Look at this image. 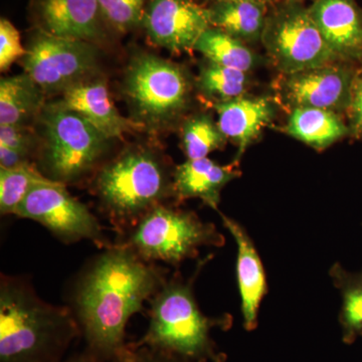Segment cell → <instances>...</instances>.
I'll use <instances>...</instances> for the list:
<instances>
[{
	"instance_id": "cell-10",
	"label": "cell",
	"mask_w": 362,
	"mask_h": 362,
	"mask_svg": "<svg viewBox=\"0 0 362 362\" xmlns=\"http://www.w3.org/2000/svg\"><path fill=\"white\" fill-rule=\"evenodd\" d=\"M356 64H328L316 68L280 74L274 85L277 103L290 112L317 108L346 114L359 66Z\"/></svg>"
},
{
	"instance_id": "cell-26",
	"label": "cell",
	"mask_w": 362,
	"mask_h": 362,
	"mask_svg": "<svg viewBox=\"0 0 362 362\" xmlns=\"http://www.w3.org/2000/svg\"><path fill=\"white\" fill-rule=\"evenodd\" d=\"M49 178L39 169L28 163L13 168H0V211L1 214H16L30 190Z\"/></svg>"
},
{
	"instance_id": "cell-29",
	"label": "cell",
	"mask_w": 362,
	"mask_h": 362,
	"mask_svg": "<svg viewBox=\"0 0 362 362\" xmlns=\"http://www.w3.org/2000/svg\"><path fill=\"white\" fill-rule=\"evenodd\" d=\"M40 144V137L28 125H0V145L30 156Z\"/></svg>"
},
{
	"instance_id": "cell-34",
	"label": "cell",
	"mask_w": 362,
	"mask_h": 362,
	"mask_svg": "<svg viewBox=\"0 0 362 362\" xmlns=\"http://www.w3.org/2000/svg\"><path fill=\"white\" fill-rule=\"evenodd\" d=\"M209 4H213V2H218V1H232V0H206ZM250 1H257V2H261V4H268V6H272V4H275L277 0H250Z\"/></svg>"
},
{
	"instance_id": "cell-2",
	"label": "cell",
	"mask_w": 362,
	"mask_h": 362,
	"mask_svg": "<svg viewBox=\"0 0 362 362\" xmlns=\"http://www.w3.org/2000/svg\"><path fill=\"white\" fill-rule=\"evenodd\" d=\"M81 335L71 309L47 303L28 283L2 276L0 362H59Z\"/></svg>"
},
{
	"instance_id": "cell-6",
	"label": "cell",
	"mask_w": 362,
	"mask_h": 362,
	"mask_svg": "<svg viewBox=\"0 0 362 362\" xmlns=\"http://www.w3.org/2000/svg\"><path fill=\"white\" fill-rule=\"evenodd\" d=\"M40 124V163L44 175L69 185L82 180L101 160L111 139L77 112L45 104Z\"/></svg>"
},
{
	"instance_id": "cell-12",
	"label": "cell",
	"mask_w": 362,
	"mask_h": 362,
	"mask_svg": "<svg viewBox=\"0 0 362 362\" xmlns=\"http://www.w3.org/2000/svg\"><path fill=\"white\" fill-rule=\"evenodd\" d=\"M141 28L152 44L180 54L194 49L211 23L207 6L197 0H147Z\"/></svg>"
},
{
	"instance_id": "cell-35",
	"label": "cell",
	"mask_w": 362,
	"mask_h": 362,
	"mask_svg": "<svg viewBox=\"0 0 362 362\" xmlns=\"http://www.w3.org/2000/svg\"><path fill=\"white\" fill-rule=\"evenodd\" d=\"M292 1L302 2V4H304L305 1L314 2V1H315V0H292Z\"/></svg>"
},
{
	"instance_id": "cell-19",
	"label": "cell",
	"mask_w": 362,
	"mask_h": 362,
	"mask_svg": "<svg viewBox=\"0 0 362 362\" xmlns=\"http://www.w3.org/2000/svg\"><path fill=\"white\" fill-rule=\"evenodd\" d=\"M269 7L261 2L232 0L209 4L207 11L211 26L247 45H254L261 42Z\"/></svg>"
},
{
	"instance_id": "cell-27",
	"label": "cell",
	"mask_w": 362,
	"mask_h": 362,
	"mask_svg": "<svg viewBox=\"0 0 362 362\" xmlns=\"http://www.w3.org/2000/svg\"><path fill=\"white\" fill-rule=\"evenodd\" d=\"M109 30L127 33L140 28L147 0H98Z\"/></svg>"
},
{
	"instance_id": "cell-18",
	"label": "cell",
	"mask_w": 362,
	"mask_h": 362,
	"mask_svg": "<svg viewBox=\"0 0 362 362\" xmlns=\"http://www.w3.org/2000/svg\"><path fill=\"white\" fill-rule=\"evenodd\" d=\"M239 164L221 165L209 157L187 159L173 171V197L178 202L199 199L218 211L221 194L230 181L240 177Z\"/></svg>"
},
{
	"instance_id": "cell-9",
	"label": "cell",
	"mask_w": 362,
	"mask_h": 362,
	"mask_svg": "<svg viewBox=\"0 0 362 362\" xmlns=\"http://www.w3.org/2000/svg\"><path fill=\"white\" fill-rule=\"evenodd\" d=\"M99 54V47L92 42L52 37L35 28L21 63L45 96H59L97 77Z\"/></svg>"
},
{
	"instance_id": "cell-22",
	"label": "cell",
	"mask_w": 362,
	"mask_h": 362,
	"mask_svg": "<svg viewBox=\"0 0 362 362\" xmlns=\"http://www.w3.org/2000/svg\"><path fill=\"white\" fill-rule=\"evenodd\" d=\"M194 49L201 52L207 61L246 73L262 63L259 54L252 51L249 45L214 26L202 33Z\"/></svg>"
},
{
	"instance_id": "cell-21",
	"label": "cell",
	"mask_w": 362,
	"mask_h": 362,
	"mask_svg": "<svg viewBox=\"0 0 362 362\" xmlns=\"http://www.w3.org/2000/svg\"><path fill=\"white\" fill-rule=\"evenodd\" d=\"M40 86L23 71L0 81V125H28L45 106Z\"/></svg>"
},
{
	"instance_id": "cell-14",
	"label": "cell",
	"mask_w": 362,
	"mask_h": 362,
	"mask_svg": "<svg viewBox=\"0 0 362 362\" xmlns=\"http://www.w3.org/2000/svg\"><path fill=\"white\" fill-rule=\"evenodd\" d=\"M308 9L335 56L362 65V8L356 0H315Z\"/></svg>"
},
{
	"instance_id": "cell-30",
	"label": "cell",
	"mask_w": 362,
	"mask_h": 362,
	"mask_svg": "<svg viewBox=\"0 0 362 362\" xmlns=\"http://www.w3.org/2000/svg\"><path fill=\"white\" fill-rule=\"evenodd\" d=\"M112 362H197L159 351V350L148 349V347H135L129 343L121 350L120 354Z\"/></svg>"
},
{
	"instance_id": "cell-15",
	"label": "cell",
	"mask_w": 362,
	"mask_h": 362,
	"mask_svg": "<svg viewBox=\"0 0 362 362\" xmlns=\"http://www.w3.org/2000/svg\"><path fill=\"white\" fill-rule=\"evenodd\" d=\"M52 102L81 114L111 140L122 138L132 131L142 130L134 121L119 113L112 101L106 80L99 76L73 86Z\"/></svg>"
},
{
	"instance_id": "cell-33",
	"label": "cell",
	"mask_w": 362,
	"mask_h": 362,
	"mask_svg": "<svg viewBox=\"0 0 362 362\" xmlns=\"http://www.w3.org/2000/svg\"><path fill=\"white\" fill-rule=\"evenodd\" d=\"M59 362H106L103 359L100 358L99 356H95L90 350L85 349V351L81 354H74L70 357L62 359Z\"/></svg>"
},
{
	"instance_id": "cell-23",
	"label": "cell",
	"mask_w": 362,
	"mask_h": 362,
	"mask_svg": "<svg viewBox=\"0 0 362 362\" xmlns=\"http://www.w3.org/2000/svg\"><path fill=\"white\" fill-rule=\"evenodd\" d=\"M329 276L341 295L339 324L342 341L354 344L362 338V270L350 272L341 264L335 263L330 268Z\"/></svg>"
},
{
	"instance_id": "cell-16",
	"label": "cell",
	"mask_w": 362,
	"mask_h": 362,
	"mask_svg": "<svg viewBox=\"0 0 362 362\" xmlns=\"http://www.w3.org/2000/svg\"><path fill=\"white\" fill-rule=\"evenodd\" d=\"M223 226L237 244V280L240 296L243 325L247 331L258 327L259 309L268 292L265 269L257 247L246 228L240 223L220 213Z\"/></svg>"
},
{
	"instance_id": "cell-31",
	"label": "cell",
	"mask_w": 362,
	"mask_h": 362,
	"mask_svg": "<svg viewBox=\"0 0 362 362\" xmlns=\"http://www.w3.org/2000/svg\"><path fill=\"white\" fill-rule=\"evenodd\" d=\"M350 137L362 140V65L357 71L352 90L351 101L346 112Z\"/></svg>"
},
{
	"instance_id": "cell-13",
	"label": "cell",
	"mask_w": 362,
	"mask_h": 362,
	"mask_svg": "<svg viewBox=\"0 0 362 362\" xmlns=\"http://www.w3.org/2000/svg\"><path fill=\"white\" fill-rule=\"evenodd\" d=\"M35 30L52 37L99 45L109 32L98 0H30Z\"/></svg>"
},
{
	"instance_id": "cell-5",
	"label": "cell",
	"mask_w": 362,
	"mask_h": 362,
	"mask_svg": "<svg viewBox=\"0 0 362 362\" xmlns=\"http://www.w3.org/2000/svg\"><path fill=\"white\" fill-rule=\"evenodd\" d=\"M131 120L142 130L162 132L187 110L194 81L183 66L146 52L131 58L123 80Z\"/></svg>"
},
{
	"instance_id": "cell-28",
	"label": "cell",
	"mask_w": 362,
	"mask_h": 362,
	"mask_svg": "<svg viewBox=\"0 0 362 362\" xmlns=\"http://www.w3.org/2000/svg\"><path fill=\"white\" fill-rule=\"evenodd\" d=\"M26 54V47L21 45V35L6 18L0 20V70H8L13 64Z\"/></svg>"
},
{
	"instance_id": "cell-7",
	"label": "cell",
	"mask_w": 362,
	"mask_h": 362,
	"mask_svg": "<svg viewBox=\"0 0 362 362\" xmlns=\"http://www.w3.org/2000/svg\"><path fill=\"white\" fill-rule=\"evenodd\" d=\"M225 244V237L214 223H204L192 211L160 204L137 221L129 239L121 245L150 263L161 261L178 266L199 256V247Z\"/></svg>"
},
{
	"instance_id": "cell-4",
	"label": "cell",
	"mask_w": 362,
	"mask_h": 362,
	"mask_svg": "<svg viewBox=\"0 0 362 362\" xmlns=\"http://www.w3.org/2000/svg\"><path fill=\"white\" fill-rule=\"evenodd\" d=\"M100 202L117 226H135L150 209L173 195V173L156 152L131 147L102 168L96 178Z\"/></svg>"
},
{
	"instance_id": "cell-11",
	"label": "cell",
	"mask_w": 362,
	"mask_h": 362,
	"mask_svg": "<svg viewBox=\"0 0 362 362\" xmlns=\"http://www.w3.org/2000/svg\"><path fill=\"white\" fill-rule=\"evenodd\" d=\"M64 183L51 180L30 190L14 216L44 226L59 240L75 243L90 240L106 246L101 226L94 214L71 197Z\"/></svg>"
},
{
	"instance_id": "cell-20",
	"label": "cell",
	"mask_w": 362,
	"mask_h": 362,
	"mask_svg": "<svg viewBox=\"0 0 362 362\" xmlns=\"http://www.w3.org/2000/svg\"><path fill=\"white\" fill-rule=\"evenodd\" d=\"M285 131L319 151L350 137L349 125L340 114L317 108H297L290 112Z\"/></svg>"
},
{
	"instance_id": "cell-3",
	"label": "cell",
	"mask_w": 362,
	"mask_h": 362,
	"mask_svg": "<svg viewBox=\"0 0 362 362\" xmlns=\"http://www.w3.org/2000/svg\"><path fill=\"white\" fill-rule=\"evenodd\" d=\"M233 317H207L199 309L194 280L173 278L164 283L151 301L149 325L135 347L168 352L197 362H226L211 337V330L232 327Z\"/></svg>"
},
{
	"instance_id": "cell-17",
	"label": "cell",
	"mask_w": 362,
	"mask_h": 362,
	"mask_svg": "<svg viewBox=\"0 0 362 362\" xmlns=\"http://www.w3.org/2000/svg\"><path fill=\"white\" fill-rule=\"evenodd\" d=\"M276 104L277 102L270 97L247 94L213 105L221 132L238 147L235 163L239 164L250 145L274 120L277 112Z\"/></svg>"
},
{
	"instance_id": "cell-25",
	"label": "cell",
	"mask_w": 362,
	"mask_h": 362,
	"mask_svg": "<svg viewBox=\"0 0 362 362\" xmlns=\"http://www.w3.org/2000/svg\"><path fill=\"white\" fill-rule=\"evenodd\" d=\"M228 138L209 114L188 117L181 125V146L187 159L206 158L225 147Z\"/></svg>"
},
{
	"instance_id": "cell-8",
	"label": "cell",
	"mask_w": 362,
	"mask_h": 362,
	"mask_svg": "<svg viewBox=\"0 0 362 362\" xmlns=\"http://www.w3.org/2000/svg\"><path fill=\"white\" fill-rule=\"evenodd\" d=\"M280 74L338 63L320 30L302 2L277 0L269 7L261 39Z\"/></svg>"
},
{
	"instance_id": "cell-1",
	"label": "cell",
	"mask_w": 362,
	"mask_h": 362,
	"mask_svg": "<svg viewBox=\"0 0 362 362\" xmlns=\"http://www.w3.org/2000/svg\"><path fill=\"white\" fill-rule=\"evenodd\" d=\"M165 282L161 269L123 245L93 259L76 284L71 309L86 349L113 361L127 344L128 321Z\"/></svg>"
},
{
	"instance_id": "cell-24",
	"label": "cell",
	"mask_w": 362,
	"mask_h": 362,
	"mask_svg": "<svg viewBox=\"0 0 362 362\" xmlns=\"http://www.w3.org/2000/svg\"><path fill=\"white\" fill-rule=\"evenodd\" d=\"M195 87L211 104L223 103L247 95L251 87V77L246 71L206 59L199 69Z\"/></svg>"
},
{
	"instance_id": "cell-32",
	"label": "cell",
	"mask_w": 362,
	"mask_h": 362,
	"mask_svg": "<svg viewBox=\"0 0 362 362\" xmlns=\"http://www.w3.org/2000/svg\"><path fill=\"white\" fill-rule=\"evenodd\" d=\"M28 162H30V156L4 145H0V168H13Z\"/></svg>"
}]
</instances>
